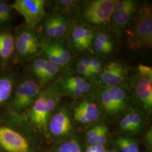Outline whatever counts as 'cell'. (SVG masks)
<instances>
[{"instance_id": "obj_1", "label": "cell", "mask_w": 152, "mask_h": 152, "mask_svg": "<svg viewBox=\"0 0 152 152\" xmlns=\"http://www.w3.org/2000/svg\"><path fill=\"white\" fill-rule=\"evenodd\" d=\"M127 30V45L132 50L149 49L152 46V10L149 4L139 7Z\"/></svg>"}, {"instance_id": "obj_2", "label": "cell", "mask_w": 152, "mask_h": 152, "mask_svg": "<svg viewBox=\"0 0 152 152\" xmlns=\"http://www.w3.org/2000/svg\"><path fill=\"white\" fill-rule=\"evenodd\" d=\"M114 4L115 0L81 1L78 14L83 24L91 28L100 27L110 22Z\"/></svg>"}, {"instance_id": "obj_3", "label": "cell", "mask_w": 152, "mask_h": 152, "mask_svg": "<svg viewBox=\"0 0 152 152\" xmlns=\"http://www.w3.org/2000/svg\"><path fill=\"white\" fill-rule=\"evenodd\" d=\"M96 97L109 116L114 117L128 108L130 103V89L126 85L118 87H96Z\"/></svg>"}, {"instance_id": "obj_4", "label": "cell", "mask_w": 152, "mask_h": 152, "mask_svg": "<svg viewBox=\"0 0 152 152\" xmlns=\"http://www.w3.org/2000/svg\"><path fill=\"white\" fill-rule=\"evenodd\" d=\"M62 95L80 99L91 95L96 87L91 80L80 76L68 75L63 77L56 83Z\"/></svg>"}, {"instance_id": "obj_5", "label": "cell", "mask_w": 152, "mask_h": 152, "mask_svg": "<svg viewBox=\"0 0 152 152\" xmlns=\"http://www.w3.org/2000/svg\"><path fill=\"white\" fill-rule=\"evenodd\" d=\"M44 0H16L11 7L24 17L29 28L37 26L45 15Z\"/></svg>"}, {"instance_id": "obj_6", "label": "cell", "mask_w": 152, "mask_h": 152, "mask_svg": "<svg viewBox=\"0 0 152 152\" xmlns=\"http://www.w3.org/2000/svg\"><path fill=\"white\" fill-rule=\"evenodd\" d=\"M128 71L124 64L118 61H110L105 64L103 71L96 78L99 87H118L125 85Z\"/></svg>"}, {"instance_id": "obj_7", "label": "cell", "mask_w": 152, "mask_h": 152, "mask_svg": "<svg viewBox=\"0 0 152 152\" xmlns=\"http://www.w3.org/2000/svg\"><path fill=\"white\" fill-rule=\"evenodd\" d=\"M130 88L142 109L148 114H151L152 82L137 72L131 80Z\"/></svg>"}, {"instance_id": "obj_8", "label": "cell", "mask_w": 152, "mask_h": 152, "mask_svg": "<svg viewBox=\"0 0 152 152\" xmlns=\"http://www.w3.org/2000/svg\"><path fill=\"white\" fill-rule=\"evenodd\" d=\"M91 96L82 98L74 107L73 117L76 122L82 124H91L100 117L101 111L98 99L96 98L95 100Z\"/></svg>"}, {"instance_id": "obj_9", "label": "cell", "mask_w": 152, "mask_h": 152, "mask_svg": "<svg viewBox=\"0 0 152 152\" xmlns=\"http://www.w3.org/2000/svg\"><path fill=\"white\" fill-rule=\"evenodd\" d=\"M72 47L77 51H84L92 48L95 31L83 24H71L69 33Z\"/></svg>"}, {"instance_id": "obj_10", "label": "cell", "mask_w": 152, "mask_h": 152, "mask_svg": "<svg viewBox=\"0 0 152 152\" xmlns=\"http://www.w3.org/2000/svg\"><path fill=\"white\" fill-rule=\"evenodd\" d=\"M39 93V86L34 81L28 80L23 82L16 88L13 107L18 110L26 108L35 101Z\"/></svg>"}, {"instance_id": "obj_11", "label": "cell", "mask_w": 152, "mask_h": 152, "mask_svg": "<svg viewBox=\"0 0 152 152\" xmlns=\"http://www.w3.org/2000/svg\"><path fill=\"white\" fill-rule=\"evenodd\" d=\"M0 145L8 152H28L27 140L18 132L0 126Z\"/></svg>"}, {"instance_id": "obj_12", "label": "cell", "mask_w": 152, "mask_h": 152, "mask_svg": "<svg viewBox=\"0 0 152 152\" xmlns=\"http://www.w3.org/2000/svg\"><path fill=\"white\" fill-rule=\"evenodd\" d=\"M62 42L53 41L42 45L44 53L47 59L60 68L69 65L72 60V54Z\"/></svg>"}, {"instance_id": "obj_13", "label": "cell", "mask_w": 152, "mask_h": 152, "mask_svg": "<svg viewBox=\"0 0 152 152\" xmlns=\"http://www.w3.org/2000/svg\"><path fill=\"white\" fill-rule=\"evenodd\" d=\"M47 88L40 92L34 102L29 113L31 121L39 129H45L48 125L51 112L49 110L48 102Z\"/></svg>"}, {"instance_id": "obj_14", "label": "cell", "mask_w": 152, "mask_h": 152, "mask_svg": "<svg viewBox=\"0 0 152 152\" xmlns=\"http://www.w3.org/2000/svg\"><path fill=\"white\" fill-rule=\"evenodd\" d=\"M15 46L19 55L26 57L36 53L39 44L36 33L30 29H26L16 37Z\"/></svg>"}, {"instance_id": "obj_15", "label": "cell", "mask_w": 152, "mask_h": 152, "mask_svg": "<svg viewBox=\"0 0 152 152\" xmlns=\"http://www.w3.org/2000/svg\"><path fill=\"white\" fill-rule=\"evenodd\" d=\"M49 129L56 136L67 135L73 130L70 117L64 107L59 109L52 117L49 123Z\"/></svg>"}, {"instance_id": "obj_16", "label": "cell", "mask_w": 152, "mask_h": 152, "mask_svg": "<svg viewBox=\"0 0 152 152\" xmlns=\"http://www.w3.org/2000/svg\"><path fill=\"white\" fill-rule=\"evenodd\" d=\"M138 7L136 5L124 10H114L110 22L114 30L117 32H121L127 27L135 15Z\"/></svg>"}, {"instance_id": "obj_17", "label": "cell", "mask_w": 152, "mask_h": 152, "mask_svg": "<svg viewBox=\"0 0 152 152\" xmlns=\"http://www.w3.org/2000/svg\"><path fill=\"white\" fill-rule=\"evenodd\" d=\"M55 38L54 41L62 42L68 35L71 24L66 16L59 12L53 13Z\"/></svg>"}, {"instance_id": "obj_18", "label": "cell", "mask_w": 152, "mask_h": 152, "mask_svg": "<svg viewBox=\"0 0 152 152\" xmlns=\"http://www.w3.org/2000/svg\"><path fill=\"white\" fill-rule=\"evenodd\" d=\"M81 1L76 0H60L57 1L56 4L59 8L61 15L69 16L75 12H78Z\"/></svg>"}, {"instance_id": "obj_19", "label": "cell", "mask_w": 152, "mask_h": 152, "mask_svg": "<svg viewBox=\"0 0 152 152\" xmlns=\"http://www.w3.org/2000/svg\"><path fill=\"white\" fill-rule=\"evenodd\" d=\"M13 86L11 78L4 77L0 78V104L4 103L9 98Z\"/></svg>"}, {"instance_id": "obj_20", "label": "cell", "mask_w": 152, "mask_h": 152, "mask_svg": "<svg viewBox=\"0 0 152 152\" xmlns=\"http://www.w3.org/2000/svg\"><path fill=\"white\" fill-rule=\"evenodd\" d=\"M126 114L130 120L133 133L141 130L144 126V120L141 114L135 109H131Z\"/></svg>"}, {"instance_id": "obj_21", "label": "cell", "mask_w": 152, "mask_h": 152, "mask_svg": "<svg viewBox=\"0 0 152 152\" xmlns=\"http://www.w3.org/2000/svg\"><path fill=\"white\" fill-rule=\"evenodd\" d=\"M60 67L51 63L46 59V69L41 83L45 84L54 78L60 71Z\"/></svg>"}, {"instance_id": "obj_22", "label": "cell", "mask_w": 152, "mask_h": 152, "mask_svg": "<svg viewBox=\"0 0 152 152\" xmlns=\"http://www.w3.org/2000/svg\"><path fill=\"white\" fill-rule=\"evenodd\" d=\"M94 39L105 47L113 51L114 48V38L109 33L103 31H99L95 32Z\"/></svg>"}, {"instance_id": "obj_23", "label": "cell", "mask_w": 152, "mask_h": 152, "mask_svg": "<svg viewBox=\"0 0 152 152\" xmlns=\"http://www.w3.org/2000/svg\"><path fill=\"white\" fill-rule=\"evenodd\" d=\"M46 59L43 58H37L34 60L32 65V71L41 83L46 69Z\"/></svg>"}, {"instance_id": "obj_24", "label": "cell", "mask_w": 152, "mask_h": 152, "mask_svg": "<svg viewBox=\"0 0 152 152\" xmlns=\"http://www.w3.org/2000/svg\"><path fill=\"white\" fill-rule=\"evenodd\" d=\"M56 152H81V149L79 142L72 139L61 144Z\"/></svg>"}, {"instance_id": "obj_25", "label": "cell", "mask_w": 152, "mask_h": 152, "mask_svg": "<svg viewBox=\"0 0 152 152\" xmlns=\"http://www.w3.org/2000/svg\"><path fill=\"white\" fill-rule=\"evenodd\" d=\"M44 32L46 36L51 39L55 41V32L54 20L53 14H51L46 20L44 24Z\"/></svg>"}, {"instance_id": "obj_26", "label": "cell", "mask_w": 152, "mask_h": 152, "mask_svg": "<svg viewBox=\"0 0 152 152\" xmlns=\"http://www.w3.org/2000/svg\"><path fill=\"white\" fill-rule=\"evenodd\" d=\"M14 41L12 35L8 33H0V45L12 51L14 49Z\"/></svg>"}, {"instance_id": "obj_27", "label": "cell", "mask_w": 152, "mask_h": 152, "mask_svg": "<svg viewBox=\"0 0 152 152\" xmlns=\"http://www.w3.org/2000/svg\"><path fill=\"white\" fill-rule=\"evenodd\" d=\"M101 124L94 126L87 132V141L90 145L98 144V135L100 129Z\"/></svg>"}, {"instance_id": "obj_28", "label": "cell", "mask_w": 152, "mask_h": 152, "mask_svg": "<svg viewBox=\"0 0 152 152\" xmlns=\"http://www.w3.org/2000/svg\"><path fill=\"white\" fill-rule=\"evenodd\" d=\"M137 5V2L132 0H122V1H115L114 4V11L122 10L130 8L134 6Z\"/></svg>"}, {"instance_id": "obj_29", "label": "cell", "mask_w": 152, "mask_h": 152, "mask_svg": "<svg viewBox=\"0 0 152 152\" xmlns=\"http://www.w3.org/2000/svg\"><path fill=\"white\" fill-rule=\"evenodd\" d=\"M75 70L78 74V76L88 80H91L89 69L79 63L78 61H76L75 64Z\"/></svg>"}, {"instance_id": "obj_30", "label": "cell", "mask_w": 152, "mask_h": 152, "mask_svg": "<svg viewBox=\"0 0 152 152\" xmlns=\"http://www.w3.org/2000/svg\"><path fill=\"white\" fill-rule=\"evenodd\" d=\"M0 14L2 23L9 20L11 17L9 6L4 2H0Z\"/></svg>"}, {"instance_id": "obj_31", "label": "cell", "mask_w": 152, "mask_h": 152, "mask_svg": "<svg viewBox=\"0 0 152 152\" xmlns=\"http://www.w3.org/2000/svg\"><path fill=\"white\" fill-rule=\"evenodd\" d=\"M137 71L139 74L152 82V66L140 64L137 67Z\"/></svg>"}, {"instance_id": "obj_32", "label": "cell", "mask_w": 152, "mask_h": 152, "mask_svg": "<svg viewBox=\"0 0 152 152\" xmlns=\"http://www.w3.org/2000/svg\"><path fill=\"white\" fill-rule=\"evenodd\" d=\"M120 129L122 131L133 133L132 126L127 114H125L120 121Z\"/></svg>"}, {"instance_id": "obj_33", "label": "cell", "mask_w": 152, "mask_h": 152, "mask_svg": "<svg viewBox=\"0 0 152 152\" xmlns=\"http://www.w3.org/2000/svg\"><path fill=\"white\" fill-rule=\"evenodd\" d=\"M108 128L105 125L102 124L100 126V129L98 135V144L104 145L106 141L107 138Z\"/></svg>"}, {"instance_id": "obj_34", "label": "cell", "mask_w": 152, "mask_h": 152, "mask_svg": "<svg viewBox=\"0 0 152 152\" xmlns=\"http://www.w3.org/2000/svg\"><path fill=\"white\" fill-rule=\"evenodd\" d=\"M116 144L119 147L122 152H130L127 143V138L121 137L117 140Z\"/></svg>"}, {"instance_id": "obj_35", "label": "cell", "mask_w": 152, "mask_h": 152, "mask_svg": "<svg viewBox=\"0 0 152 152\" xmlns=\"http://www.w3.org/2000/svg\"><path fill=\"white\" fill-rule=\"evenodd\" d=\"M91 59H92V56H82L77 61H78L79 63H80L81 64L86 66L89 69L90 64H91Z\"/></svg>"}, {"instance_id": "obj_36", "label": "cell", "mask_w": 152, "mask_h": 152, "mask_svg": "<svg viewBox=\"0 0 152 152\" xmlns=\"http://www.w3.org/2000/svg\"><path fill=\"white\" fill-rule=\"evenodd\" d=\"M13 51L6 49L3 46L0 45V56L3 58H8L11 56Z\"/></svg>"}, {"instance_id": "obj_37", "label": "cell", "mask_w": 152, "mask_h": 152, "mask_svg": "<svg viewBox=\"0 0 152 152\" xmlns=\"http://www.w3.org/2000/svg\"><path fill=\"white\" fill-rule=\"evenodd\" d=\"M105 148L104 145L101 144H96L95 145V152H105Z\"/></svg>"}, {"instance_id": "obj_38", "label": "cell", "mask_w": 152, "mask_h": 152, "mask_svg": "<svg viewBox=\"0 0 152 152\" xmlns=\"http://www.w3.org/2000/svg\"><path fill=\"white\" fill-rule=\"evenodd\" d=\"M147 140H148V142L150 143L152 142V129H151L150 130L148 131V132L147 133Z\"/></svg>"}, {"instance_id": "obj_39", "label": "cell", "mask_w": 152, "mask_h": 152, "mask_svg": "<svg viewBox=\"0 0 152 152\" xmlns=\"http://www.w3.org/2000/svg\"><path fill=\"white\" fill-rule=\"evenodd\" d=\"M95 145H90V147L87 148L85 152H95Z\"/></svg>"}, {"instance_id": "obj_40", "label": "cell", "mask_w": 152, "mask_h": 152, "mask_svg": "<svg viewBox=\"0 0 152 152\" xmlns=\"http://www.w3.org/2000/svg\"><path fill=\"white\" fill-rule=\"evenodd\" d=\"M105 152H118L116 151H114V150H110V151H105Z\"/></svg>"}, {"instance_id": "obj_41", "label": "cell", "mask_w": 152, "mask_h": 152, "mask_svg": "<svg viewBox=\"0 0 152 152\" xmlns=\"http://www.w3.org/2000/svg\"><path fill=\"white\" fill-rule=\"evenodd\" d=\"M2 23V19H1V14H0V24Z\"/></svg>"}]
</instances>
